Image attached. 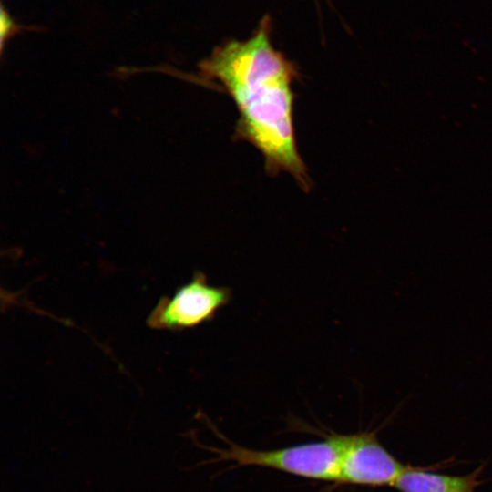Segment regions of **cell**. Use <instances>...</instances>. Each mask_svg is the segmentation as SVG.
<instances>
[{
	"mask_svg": "<svg viewBox=\"0 0 492 492\" xmlns=\"http://www.w3.org/2000/svg\"><path fill=\"white\" fill-rule=\"evenodd\" d=\"M342 443V435L338 434L322 441L272 450L246 448L227 441L224 448H210L216 455L211 461L266 467L305 478L337 483Z\"/></svg>",
	"mask_w": 492,
	"mask_h": 492,
	"instance_id": "obj_2",
	"label": "cell"
},
{
	"mask_svg": "<svg viewBox=\"0 0 492 492\" xmlns=\"http://www.w3.org/2000/svg\"><path fill=\"white\" fill-rule=\"evenodd\" d=\"M24 29H28V27L22 26L21 25L17 24L2 5L0 15L1 50H3L5 43L10 37L14 36L15 34L23 31Z\"/></svg>",
	"mask_w": 492,
	"mask_h": 492,
	"instance_id": "obj_6",
	"label": "cell"
},
{
	"mask_svg": "<svg viewBox=\"0 0 492 492\" xmlns=\"http://www.w3.org/2000/svg\"><path fill=\"white\" fill-rule=\"evenodd\" d=\"M271 18L263 17L247 39H231L200 63L204 77L219 81L232 98L236 136L264 159L270 174L286 172L304 190L311 179L296 146L293 126V64L274 48Z\"/></svg>",
	"mask_w": 492,
	"mask_h": 492,
	"instance_id": "obj_1",
	"label": "cell"
},
{
	"mask_svg": "<svg viewBox=\"0 0 492 492\" xmlns=\"http://www.w3.org/2000/svg\"><path fill=\"white\" fill-rule=\"evenodd\" d=\"M476 474L453 477L405 467L392 486L401 492H474Z\"/></svg>",
	"mask_w": 492,
	"mask_h": 492,
	"instance_id": "obj_5",
	"label": "cell"
},
{
	"mask_svg": "<svg viewBox=\"0 0 492 492\" xmlns=\"http://www.w3.org/2000/svg\"><path fill=\"white\" fill-rule=\"evenodd\" d=\"M342 441L337 483L392 486L405 467L379 443L372 433L342 435Z\"/></svg>",
	"mask_w": 492,
	"mask_h": 492,
	"instance_id": "obj_4",
	"label": "cell"
},
{
	"mask_svg": "<svg viewBox=\"0 0 492 492\" xmlns=\"http://www.w3.org/2000/svg\"><path fill=\"white\" fill-rule=\"evenodd\" d=\"M231 298L230 288L210 285L203 272H196L171 296L159 300L149 314L147 323L158 330L194 328L211 321Z\"/></svg>",
	"mask_w": 492,
	"mask_h": 492,
	"instance_id": "obj_3",
	"label": "cell"
}]
</instances>
